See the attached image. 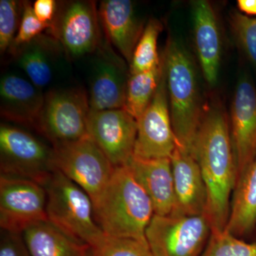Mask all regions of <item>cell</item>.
<instances>
[{"label":"cell","mask_w":256,"mask_h":256,"mask_svg":"<svg viewBox=\"0 0 256 256\" xmlns=\"http://www.w3.org/2000/svg\"><path fill=\"white\" fill-rule=\"evenodd\" d=\"M191 153L206 185V216L212 230L222 232L228 223L237 174L228 120L220 108L204 110Z\"/></svg>","instance_id":"6da1fadb"},{"label":"cell","mask_w":256,"mask_h":256,"mask_svg":"<svg viewBox=\"0 0 256 256\" xmlns=\"http://www.w3.org/2000/svg\"><path fill=\"white\" fill-rule=\"evenodd\" d=\"M92 204L95 220L104 234L146 240L154 208L127 164L114 168L110 181Z\"/></svg>","instance_id":"7a4b0ae2"},{"label":"cell","mask_w":256,"mask_h":256,"mask_svg":"<svg viewBox=\"0 0 256 256\" xmlns=\"http://www.w3.org/2000/svg\"><path fill=\"white\" fill-rule=\"evenodd\" d=\"M172 124L178 146L191 153L204 110L196 70L180 42L170 38L162 55Z\"/></svg>","instance_id":"3957f363"},{"label":"cell","mask_w":256,"mask_h":256,"mask_svg":"<svg viewBox=\"0 0 256 256\" xmlns=\"http://www.w3.org/2000/svg\"><path fill=\"white\" fill-rule=\"evenodd\" d=\"M44 186L50 224L90 247L104 236L95 220L92 200L78 185L55 170Z\"/></svg>","instance_id":"277c9868"},{"label":"cell","mask_w":256,"mask_h":256,"mask_svg":"<svg viewBox=\"0 0 256 256\" xmlns=\"http://www.w3.org/2000/svg\"><path fill=\"white\" fill-rule=\"evenodd\" d=\"M0 170L1 174L44 185L55 171L53 146L22 129L2 124Z\"/></svg>","instance_id":"5b68a950"},{"label":"cell","mask_w":256,"mask_h":256,"mask_svg":"<svg viewBox=\"0 0 256 256\" xmlns=\"http://www.w3.org/2000/svg\"><path fill=\"white\" fill-rule=\"evenodd\" d=\"M90 112L88 96L82 88L50 90L36 128L52 144L73 142L86 137Z\"/></svg>","instance_id":"8992f818"},{"label":"cell","mask_w":256,"mask_h":256,"mask_svg":"<svg viewBox=\"0 0 256 256\" xmlns=\"http://www.w3.org/2000/svg\"><path fill=\"white\" fill-rule=\"evenodd\" d=\"M212 234L206 214L154 215L146 238L154 256H202Z\"/></svg>","instance_id":"52a82bcc"},{"label":"cell","mask_w":256,"mask_h":256,"mask_svg":"<svg viewBox=\"0 0 256 256\" xmlns=\"http://www.w3.org/2000/svg\"><path fill=\"white\" fill-rule=\"evenodd\" d=\"M52 146L55 170L82 188L94 203L114 172L107 156L88 136Z\"/></svg>","instance_id":"ba28073f"},{"label":"cell","mask_w":256,"mask_h":256,"mask_svg":"<svg viewBox=\"0 0 256 256\" xmlns=\"http://www.w3.org/2000/svg\"><path fill=\"white\" fill-rule=\"evenodd\" d=\"M44 186L26 178L0 176V227L2 230L22 234L26 229L46 222Z\"/></svg>","instance_id":"9c48e42d"},{"label":"cell","mask_w":256,"mask_h":256,"mask_svg":"<svg viewBox=\"0 0 256 256\" xmlns=\"http://www.w3.org/2000/svg\"><path fill=\"white\" fill-rule=\"evenodd\" d=\"M99 24L95 2H66L57 8L50 31L69 56L78 58L100 47Z\"/></svg>","instance_id":"30bf717a"},{"label":"cell","mask_w":256,"mask_h":256,"mask_svg":"<svg viewBox=\"0 0 256 256\" xmlns=\"http://www.w3.org/2000/svg\"><path fill=\"white\" fill-rule=\"evenodd\" d=\"M137 122L133 156L144 159L170 158L178 143L170 116L164 64L154 97Z\"/></svg>","instance_id":"8fae6325"},{"label":"cell","mask_w":256,"mask_h":256,"mask_svg":"<svg viewBox=\"0 0 256 256\" xmlns=\"http://www.w3.org/2000/svg\"><path fill=\"white\" fill-rule=\"evenodd\" d=\"M137 120L124 108L90 110L88 134L114 168L124 166L134 154Z\"/></svg>","instance_id":"7c38bea8"},{"label":"cell","mask_w":256,"mask_h":256,"mask_svg":"<svg viewBox=\"0 0 256 256\" xmlns=\"http://www.w3.org/2000/svg\"><path fill=\"white\" fill-rule=\"evenodd\" d=\"M230 130L237 183L256 156V88L246 75L240 77L234 94Z\"/></svg>","instance_id":"4fadbf2b"},{"label":"cell","mask_w":256,"mask_h":256,"mask_svg":"<svg viewBox=\"0 0 256 256\" xmlns=\"http://www.w3.org/2000/svg\"><path fill=\"white\" fill-rule=\"evenodd\" d=\"M104 47L94 64L88 96L90 110L124 108L130 73L124 60Z\"/></svg>","instance_id":"5bb4252c"},{"label":"cell","mask_w":256,"mask_h":256,"mask_svg":"<svg viewBox=\"0 0 256 256\" xmlns=\"http://www.w3.org/2000/svg\"><path fill=\"white\" fill-rule=\"evenodd\" d=\"M175 195L172 214H206L207 191L201 170L192 153L176 146L170 156Z\"/></svg>","instance_id":"9a60e30c"},{"label":"cell","mask_w":256,"mask_h":256,"mask_svg":"<svg viewBox=\"0 0 256 256\" xmlns=\"http://www.w3.org/2000/svg\"><path fill=\"white\" fill-rule=\"evenodd\" d=\"M98 15L108 40L130 64L146 28L138 18L132 2L104 0L99 6Z\"/></svg>","instance_id":"2e32d148"},{"label":"cell","mask_w":256,"mask_h":256,"mask_svg":"<svg viewBox=\"0 0 256 256\" xmlns=\"http://www.w3.org/2000/svg\"><path fill=\"white\" fill-rule=\"evenodd\" d=\"M195 46L204 76L215 86L220 74L222 40L218 21L212 4L205 0L192 3Z\"/></svg>","instance_id":"e0dca14e"},{"label":"cell","mask_w":256,"mask_h":256,"mask_svg":"<svg viewBox=\"0 0 256 256\" xmlns=\"http://www.w3.org/2000/svg\"><path fill=\"white\" fill-rule=\"evenodd\" d=\"M127 165L150 198L154 215L171 214L175 195L170 158L144 159L133 156Z\"/></svg>","instance_id":"ac0fdd59"},{"label":"cell","mask_w":256,"mask_h":256,"mask_svg":"<svg viewBox=\"0 0 256 256\" xmlns=\"http://www.w3.org/2000/svg\"><path fill=\"white\" fill-rule=\"evenodd\" d=\"M2 117L34 128L44 104L45 96L30 80L5 74L0 80Z\"/></svg>","instance_id":"d6986e66"},{"label":"cell","mask_w":256,"mask_h":256,"mask_svg":"<svg viewBox=\"0 0 256 256\" xmlns=\"http://www.w3.org/2000/svg\"><path fill=\"white\" fill-rule=\"evenodd\" d=\"M256 227V156L239 178L230 202L226 230L235 236H246Z\"/></svg>","instance_id":"ffe728a7"},{"label":"cell","mask_w":256,"mask_h":256,"mask_svg":"<svg viewBox=\"0 0 256 256\" xmlns=\"http://www.w3.org/2000/svg\"><path fill=\"white\" fill-rule=\"evenodd\" d=\"M22 235L32 256H92L90 246L70 238L48 220L32 226Z\"/></svg>","instance_id":"44dd1931"},{"label":"cell","mask_w":256,"mask_h":256,"mask_svg":"<svg viewBox=\"0 0 256 256\" xmlns=\"http://www.w3.org/2000/svg\"><path fill=\"white\" fill-rule=\"evenodd\" d=\"M50 36H40L33 41L12 50L16 62L30 82L43 89L54 76L53 48L55 41Z\"/></svg>","instance_id":"7402d4cb"},{"label":"cell","mask_w":256,"mask_h":256,"mask_svg":"<svg viewBox=\"0 0 256 256\" xmlns=\"http://www.w3.org/2000/svg\"><path fill=\"white\" fill-rule=\"evenodd\" d=\"M161 57V63L156 68L142 73L130 74L124 109L137 120L150 104L159 86L164 68L162 56Z\"/></svg>","instance_id":"603a6c76"},{"label":"cell","mask_w":256,"mask_h":256,"mask_svg":"<svg viewBox=\"0 0 256 256\" xmlns=\"http://www.w3.org/2000/svg\"><path fill=\"white\" fill-rule=\"evenodd\" d=\"M162 25L158 20H149L130 64V74L142 73L156 68L161 63L162 57L158 52V40Z\"/></svg>","instance_id":"cb8c5ba5"},{"label":"cell","mask_w":256,"mask_h":256,"mask_svg":"<svg viewBox=\"0 0 256 256\" xmlns=\"http://www.w3.org/2000/svg\"><path fill=\"white\" fill-rule=\"evenodd\" d=\"M92 256H154L146 240L104 236L92 246Z\"/></svg>","instance_id":"d4e9b609"},{"label":"cell","mask_w":256,"mask_h":256,"mask_svg":"<svg viewBox=\"0 0 256 256\" xmlns=\"http://www.w3.org/2000/svg\"><path fill=\"white\" fill-rule=\"evenodd\" d=\"M202 256H256V242H244L226 229L212 230Z\"/></svg>","instance_id":"484cf974"},{"label":"cell","mask_w":256,"mask_h":256,"mask_svg":"<svg viewBox=\"0 0 256 256\" xmlns=\"http://www.w3.org/2000/svg\"><path fill=\"white\" fill-rule=\"evenodd\" d=\"M22 2L14 0L0 1V50L4 54L11 50L20 26Z\"/></svg>","instance_id":"4316f807"},{"label":"cell","mask_w":256,"mask_h":256,"mask_svg":"<svg viewBox=\"0 0 256 256\" xmlns=\"http://www.w3.org/2000/svg\"><path fill=\"white\" fill-rule=\"evenodd\" d=\"M232 25L238 44L256 70V18L236 12Z\"/></svg>","instance_id":"83f0119b"},{"label":"cell","mask_w":256,"mask_h":256,"mask_svg":"<svg viewBox=\"0 0 256 256\" xmlns=\"http://www.w3.org/2000/svg\"><path fill=\"white\" fill-rule=\"evenodd\" d=\"M50 25L42 22L34 14L33 5L28 2H22V12L21 14L18 34L13 42L11 50L30 43L37 37L41 36L42 32L50 28Z\"/></svg>","instance_id":"f1b7e54d"},{"label":"cell","mask_w":256,"mask_h":256,"mask_svg":"<svg viewBox=\"0 0 256 256\" xmlns=\"http://www.w3.org/2000/svg\"><path fill=\"white\" fill-rule=\"evenodd\" d=\"M0 256H32L22 234L2 230Z\"/></svg>","instance_id":"f546056e"},{"label":"cell","mask_w":256,"mask_h":256,"mask_svg":"<svg viewBox=\"0 0 256 256\" xmlns=\"http://www.w3.org/2000/svg\"><path fill=\"white\" fill-rule=\"evenodd\" d=\"M57 8L54 0H36L33 4L34 12L37 18L50 26L54 20Z\"/></svg>","instance_id":"4dcf8cb0"},{"label":"cell","mask_w":256,"mask_h":256,"mask_svg":"<svg viewBox=\"0 0 256 256\" xmlns=\"http://www.w3.org/2000/svg\"><path fill=\"white\" fill-rule=\"evenodd\" d=\"M237 4L242 13L256 15V0H238Z\"/></svg>","instance_id":"1f68e13d"}]
</instances>
